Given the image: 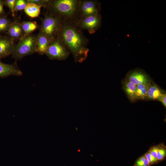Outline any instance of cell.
<instances>
[{
	"label": "cell",
	"instance_id": "cell-1",
	"mask_svg": "<svg viewBox=\"0 0 166 166\" xmlns=\"http://www.w3.org/2000/svg\"><path fill=\"white\" fill-rule=\"evenodd\" d=\"M57 36L72 53L76 62L81 63L86 59L89 41L75 23L63 22Z\"/></svg>",
	"mask_w": 166,
	"mask_h": 166
},
{
	"label": "cell",
	"instance_id": "cell-2",
	"mask_svg": "<svg viewBox=\"0 0 166 166\" xmlns=\"http://www.w3.org/2000/svg\"><path fill=\"white\" fill-rule=\"evenodd\" d=\"M80 0H48L44 7L48 13L59 17L63 22L76 23L78 19Z\"/></svg>",
	"mask_w": 166,
	"mask_h": 166
},
{
	"label": "cell",
	"instance_id": "cell-3",
	"mask_svg": "<svg viewBox=\"0 0 166 166\" xmlns=\"http://www.w3.org/2000/svg\"><path fill=\"white\" fill-rule=\"evenodd\" d=\"M37 35L30 34L23 37L14 47L11 53L12 57L20 60L36 53Z\"/></svg>",
	"mask_w": 166,
	"mask_h": 166
},
{
	"label": "cell",
	"instance_id": "cell-4",
	"mask_svg": "<svg viewBox=\"0 0 166 166\" xmlns=\"http://www.w3.org/2000/svg\"><path fill=\"white\" fill-rule=\"evenodd\" d=\"M62 23L59 17L47 12L42 20L39 32L54 38L57 36Z\"/></svg>",
	"mask_w": 166,
	"mask_h": 166
},
{
	"label": "cell",
	"instance_id": "cell-5",
	"mask_svg": "<svg viewBox=\"0 0 166 166\" xmlns=\"http://www.w3.org/2000/svg\"><path fill=\"white\" fill-rule=\"evenodd\" d=\"M69 53L68 49L57 36L53 39L45 54L50 59L62 60L68 57Z\"/></svg>",
	"mask_w": 166,
	"mask_h": 166
},
{
	"label": "cell",
	"instance_id": "cell-6",
	"mask_svg": "<svg viewBox=\"0 0 166 166\" xmlns=\"http://www.w3.org/2000/svg\"><path fill=\"white\" fill-rule=\"evenodd\" d=\"M101 22V16L99 14L79 18L75 24L81 30H86L92 34L100 27Z\"/></svg>",
	"mask_w": 166,
	"mask_h": 166
},
{
	"label": "cell",
	"instance_id": "cell-7",
	"mask_svg": "<svg viewBox=\"0 0 166 166\" xmlns=\"http://www.w3.org/2000/svg\"><path fill=\"white\" fill-rule=\"evenodd\" d=\"M101 4L94 0H80L78 8V18L100 14Z\"/></svg>",
	"mask_w": 166,
	"mask_h": 166
},
{
	"label": "cell",
	"instance_id": "cell-8",
	"mask_svg": "<svg viewBox=\"0 0 166 166\" xmlns=\"http://www.w3.org/2000/svg\"><path fill=\"white\" fill-rule=\"evenodd\" d=\"M22 72L18 67L16 62L8 64L0 60V78H6L10 76H21Z\"/></svg>",
	"mask_w": 166,
	"mask_h": 166
},
{
	"label": "cell",
	"instance_id": "cell-9",
	"mask_svg": "<svg viewBox=\"0 0 166 166\" xmlns=\"http://www.w3.org/2000/svg\"><path fill=\"white\" fill-rule=\"evenodd\" d=\"M15 45L8 36H0V60L11 54Z\"/></svg>",
	"mask_w": 166,
	"mask_h": 166
},
{
	"label": "cell",
	"instance_id": "cell-10",
	"mask_svg": "<svg viewBox=\"0 0 166 166\" xmlns=\"http://www.w3.org/2000/svg\"><path fill=\"white\" fill-rule=\"evenodd\" d=\"M53 39L39 32L37 35L36 53L41 55L45 54Z\"/></svg>",
	"mask_w": 166,
	"mask_h": 166
},
{
	"label": "cell",
	"instance_id": "cell-11",
	"mask_svg": "<svg viewBox=\"0 0 166 166\" xmlns=\"http://www.w3.org/2000/svg\"><path fill=\"white\" fill-rule=\"evenodd\" d=\"M127 80L136 85L150 82L149 78L147 75L139 70L134 71L130 73Z\"/></svg>",
	"mask_w": 166,
	"mask_h": 166
},
{
	"label": "cell",
	"instance_id": "cell-12",
	"mask_svg": "<svg viewBox=\"0 0 166 166\" xmlns=\"http://www.w3.org/2000/svg\"><path fill=\"white\" fill-rule=\"evenodd\" d=\"M6 33L14 41H19L23 37L20 23L17 22H12Z\"/></svg>",
	"mask_w": 166,
	"mask_h": 166
},
{
	"label": "cell",
	"instance_id": "cell-13",
	"mask_svg": "<svg viewBox=\"0 0 166 166\" xmlns=\"http://www.w3.org/2000/svg\"><path fill=\"white\" fill-rule=\"evenodd\" d=\"M27 2L26 7L24 10L26 14L31 18H35L38 17L42 6L34 3Z\"/></svg>",
	"mask_w": 166,
	"mask_h": 166
},
{
	"label": "cell",
	"instance_id": "cell-14",
	"mask_svg": "<svg viewBox=\"0 0 166 166\" xmlns=\"http://www.w3.org/2000/svg\"><path fill=\"white\" fill-rule=\"evenodd\" d=\"M164 93L156 85H150L147 92V98L150 100H157Z\"/></svg>",
	"mask_w": 166,
	"mask_h": 166
},
{
	"label": "cell",
	"instance_id": "cell-15",
	"mask_svg": "<svg viewBox=\"0 0 166 166\" xmlns=\"http://www.w3.org/2000/svg\"><path fill=\"white\" fill-rule=\"evenodd\" d=\"M150 82L140 84L136 85L135 93V100L144 99L147 98V92L151 85Z\"/></svg>",
	"mask_w": 166,
	"mask_h": 166
},
{
	"label": "cell",
	"instance_id": "cell-16",
	"mask_svg": "<svg viewBox=\"0 0 166 166\" xmlns=\"http://www.w3.org/2000/svg\"><path fill=\"white\" fill-rule=\"evenodd\" d=\"M20 25L23 37L30 34L38 28V25L35 22L23 21L20 23Z\"/></svg>",
	"mask_w": 166,
	"mask_h": 166
},
{
	"label": "cell",
	"instance_id": "cell-17",
	"mask_svg": "<svg viewBox=\"0 0 166 166\" xmlns=\"http://www.w3.org/2000/svg\"><path fill=\"white\" fill-rule=\"evenodd\" d=\"M136 85L128 80L124 82V88L129 99L132 101L135 100V93Z\"/></svg>",
	"mask_w": 166,
	"mask_h": 166
},
{
	"label": "cell",
	"instance_id": "cell-18",
	"mask_svg": "<svg viewBox=\"0 0 166 166\" xmlns=\"http://www.w3.org/2000/svg\"><path fill=\"white\" fill-rule=\"evenodd\" d=\"M12 23L6 15L0 16V34L6 33Z\"/></svg>",
	"mask_w": 166,
	"mask_h": 166
},
{
	"label": "cell",
	"instance_id": "cell-19",
	"mask_svg": "<svg viewBox=\"0 0 166 166\" xmlns=\"http://www.w3.org/2000/svg\"><path fill=\"white\" fill-rule=\"evenodd\" d=\"M166 156V147L165 145L160 144L157 155L156 159L158 162L162 161L165 159Z\"/></svg>",
	"mask_w": 166,
	"mask_h": 166
},
{
	"label": "cell",
	"instance_id": "cell-20",
	"mask_svg": "<svg viewBox=\"0 0 166 166\" xmlns=\"http://www.w3.org/2000/svg\"><path fill=\"white\" fill-rule=\"evenodd\" d=\"M16 0H4V6L8 7L13 17L15 15V3Z\"/></svg>",
	"mask_w": 166,
	"mask_h": 166
},
{
	"label": "cell",
	"instance_id": "cell-21",
	"mask_svg": "<svg viewBox=\"0 0 166 166\" xmlns=\"http://www.w3.org/2000/svg\"><path fill=\"white\" fill-rule=\"evenodd\" d=\"M133 166H150V165L148 161L143 155L136 161Z\"/></svg>",
	"mask_w": 166,
	"mask_h": 166
},
{
	"label": "cell",
	"instance_id": "cell-22",
	"mask_svg": "<svg viewBox=\"0 0 166 166\" xmlns=\"http://www.w3.org/2000/svg\"><path fill=\"white\" fill-rule=\"evenodd\" d=\"M27 2L25 0H16L15 3V10L21 11L25 9Z\"/></svg>",
	"mask_w": 166,
	"mask_h": 166
},
{
	"label": "cell",
	"instance_id": "cell-23",
	"mask_svg": "<svg viewBox=\"0 0 166 166\" xmlns=\"http://www.w3.org/2000/svg\"><path fill=\"white\" fill-rule=\"evenodd\" d=\"M144 155L148 161L150 166L157 164L158 162L157 159L152 156L148 151Z\"/></svg>",
	"mask_w": 166,
	"mask_h": 166
},
{
	"label": "cell",
	"instance_id": "cell-24",
	"mask_svg": "<svg viewBox=\"0 0 166 166\" xmlns=\"http://www.w3.org/2000/svg\"><path fill=\"white\" fill-rule=\"evenodd\" d=\"M160 145V144L152 146L148 151L152 156L156 159Z\"/></svg>",
	"mask_w": 166,
	"mask_h": 166
},
{
	"label": "cell",
	"instance_id": "cell-25",
	"mask_svg": "<svg viewBox=\"0 0 166 166\" xmlns=\"http://www.w3.org/2000/svg\"><path fill=\"white\" fill-rule=\"evenodd\" d=\"M26 1L27 2L34 3L44 7L48 1V0H26Z\"/></svg>",
	"mask_w": 166,
	"mask_h": 166
},
{
	"label": "cell",
	"instance_id": "cell-26",
	"mask_svg": "<svg viewBox=\"0 0 166 166\" xmlns=\"http://www.w3.org/2000/svg\"><path fill=\"white\" fill-rule=\"evenodd\" d=\"M4 0H0V16L6 15L4 9Z\"/></svg>",
	"mask_w": 166,
	"mask_h": 166
},
{
	"label": "cell",
	"instance_id": "cell-27",
	"mask_svg": "<svg viewBox=\"0 0 166 166\" xmlns=\"http://www.w3.org/2000/svg\"><path fill=\"white\" fill-rule=\"evenodd\" d=\"M166 94L165 93H164L160 97L158 100V101L161 102L164 106L166 107Z\"/></svg>",
	"mask_w": 166,
	"mask_h": 166
},
{
	"label": "cell",
	"instance_id": "cell-28",
	"mask_svg": "<svg viewBox=\"0 0 166 166\" xmlns=\"http://www.w3.org/2000/svg\"><path fill=\"white\" fill-rule=\"evenodd\" d=\"M77 151L78 152H80V149H77Z\"/></svg>",
	"mask_w": 166,
	"mask_h": 166
}]
</instances>
